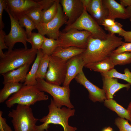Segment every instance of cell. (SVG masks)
I'll use <instances>...</instances> for the list:
<instances>
[{
	"label": "cell",
	"mask_w": 131,
	"mask_h": 131,
	"mask_svg": "<svg viewBox=\"0 0 131 131\" xmlns=\"http://www.w3.org/2000/svg\"><path fill=\"white\" fill-rule=\"evenodd\" d=\"M124 42L121 37L110 33L108 34L107 37L104 39L91 36L85 50L81 54L85 65L109 57L114 51Z\"/></svg>",
	"instance_id": "1"
},
{
	"label": "cell",
	"mask_w": 131,
	"mask_h": 131,
	"mask_svg": "<svg viewBox=\"0 0 131 131\" xmlns=\"http://www.w3.org/2000/svg\"><path fill=\"white\" fill-rule=\"evenodd\" d=\"M50 99V103L48 106L49 113L39 119L42 123L36 125V131H47L49 124H51L60 125L64 131H76L77 128L69 125L68 122L69 118L74 115V109L65 107L59 108L55 104L52 99Z\"/></svg>",
	"instance_id": "2"
},
{
	"label": "cell",
	"mask_w": 131,
	"mask_h": 131,
	"mask_svg": "<svg viewBox=\"0 0 131 131\" xmlns=\"http://www.w3.org/2000/svg\"><path fill=\"white\" fill-rule=\"evenodd\" d=\"M37 50L31 48L16 49L8 50L0 59V74L17 69L26 64L31 65L35 59Z\"/></svg>",
	"instance_id": "3"
},
{
	"label": "cell",
	"mask_w": 131,
	"mask_h": 131,
	"mask_svg": "<svg viewBox=\"0 0 131 131\" xmlns=\"http://www.w3.org/2000/svg\"><path fill=\"white\" fill-rule=\"evenodd\" d=\"M48 95L40 91L36 85H23L16 92L5 102L7 107L10 108L16 104L30 106L38 101H46Z\"/></svg>",
	"instance_id": "4"
},
{
	"label": "cell",
	"mask_w": 131,
	"mask_h": 131,
	"mask_svg": "<svg viewBox=\"0 0 131 131\" xmlns=\"http://www.w3.org/2000/svg\"><path fill=\"white\" fill-rule=\"evenodd\" d=\"M8 115L12 119L14 131H36L39 119L34 117L30 106L17 105L15 109L9 111Z\"/></svg>",
	"instance_id": "5"
},
{
	"label": "cell",
	"mask_w": 131,
	"mask_h": 131,
	"mask_svg": "<svg viewBox=\"0 0 131 131\" xmlns=\"http://www.w3.org/2000/svg\"><path fill=\"white\" fill-rule=\"evenodd\" d=\"M36 86L41 91L47 93L53 97L56 105L59 108L65 106L74 108L70 100V90L69 86H62L49 83L44 79H37Z\"/></svg>",
	"instance_id": "6"
},
{
	"label": "cell",
	"mask_w": 131,
	"mask_h": 131,
	"mask_svg": "<svg viewBox=\"0 0 131 131\" xmlns=\"http://www.w3.org/2000/svg\"><path fill=\"white\" fill-rule=\"evenodd\" d=\"M74 29L88 31L91 34L92 37L96 38L105 39L108 35V34L85 9L80 17L74 23L66 25L63 32H65Z\"/></svg>",
	"instance_id": "7"
},
{
	"label": "cell",
	"mask_w": 131,
	"mask_h": 131,
	"mask_svg": "<svg viewBox=\"0 0 131 131\" xmlns=\"http://www.w3.org/2000/svg\"><path fill=\"white\" fill-rule=\"evenodd\" d=\"M92 36L90 32L76 29L70 30L65 32L60 31L57 39L59 47L66 48L70 47L86 49L90 37Z\"/></svg>",
	"instance_id": "8"
},
{
	"label": "cell",
	"mask_w": 131,
	"mask_h": 131,
	"mask_svg": "<svg viewBox=\"0 0 131 131\" xmlns=\"http://www.w3.org/2000/svg\"><path fill=\"white\" fill-rule=\"evenodd\" d=\"M67 19L60 2L55 17L47 23H39L36 25V29L38 33L43 35H46L49 38L57 40L60 34L59 29L64 24H66Z\"/></svg>",
	"instance_id": "9"
},
{
	"label": "cell",
	"mask_w": 131,
	"mask_h": 131,
	"mask_svg": "<svg viewBox=\"0 0 131 131\" xmlns=\"http://www.w3.org/2000/svg\"><path fill=\"white\" fill-rule=\"evenodd\" d=\"M66 62L56 57L50 56L46 81L54 85H60L65 80L66 72Z\"/></svg>",
	"instance_id": "10"
},
{
	"label": "cell",
	"mask_w": 131,
	"mask_h": 131,
	"mask_svg": "<svg viewBox=\"0 0 131 131\" xmlns=\"http://www.w3.org/2000/svg\"><path fill=\"white\" fill-rule=\"evenodd\" d=\"M10 17L11 29L9 33L5 35V40L6 44L8 47V50L13 49L15 44L20 42L22 43L24 48L27 49V40L28 37L25 30L20 25L18 20L14 17L6 10Z\"/></svg>",
	"instance_id": "11"
},
{
	"label": "cell",
	"mask_w": 131,
	"mask_h": 131,
	"mask_svg": "<svg viewBox=\"0 0 131 131\" xmlns=\"http://www.w3.org/2000/svg\"><path fill=\"white\" fill-rule=\"evenodd\" d=\"M7 10L18 20L21 16L26 14L31 10L36 8H43L40 0H6Z\"/></svg>",
	"instance_id": "12"
},
{
	"label": "cell",
	"mask_w": 131,
	"mask_h": 131,
	"mask_svg": "<svg viewBox=\"0 0 131 131\" xmlns=\"http://www.w3.org/2000/svg\"><path fill=\"white\" fill-rule=\"evenodd\" d=\"M60 3L67 19L66 25L75 22L81 16L84 8L81 0H61Z\"/></svg>",
	"instance_id": "13"
},
{
	"label": "cell",
	"mask_w": 131,
	"mask_h": 131,
	"mask_svg": "<svg viewBox=\"0 0 131 131\" xmlns=\"http://www.w3.org/2000/svg\"><path fill=\"white\" fill-rule=\"evenodd\" d=\"M74 78L78 83L82 85L87 89L89 92V98L93 102H102L106 99L103 89L99 88L89 80L83 71Z\"/></svg>",
	"instance_id": "14"
},
{
	"label": "cell",
	"mask_w": 131,
	"mask_h": 131,
	"mask_svg": "<svg viewBox=\"0 0 131 131\" xmlns=\"http://www.w3.org/2000/svg\"><path fill=\"white\" fill-rule=\"evenodd\" d=\"M81 54L72 58L66 62V74L63 86H69L72 80L83 71L85 64Z\"/></svg>",
	"instance_id": "15"
},
{
	"label": "cell",
	"mask_w": 131,
	"mask_h": 131,
	"mask_svg": "<svg viewBox=\"0 0 131 131\" xmlns=\"http://www.w3.org/2000/svg\"><path fill=\"white\" fill-rule=\"evenodd\" d=\"M102 2L108 11L107 18L115 20L129 19L126 8L115 0H102Z\"/></svg>",
	"instance_id": "16"
},
{
	"label": "cell",
	"mask_w": 131,
	"mask_h": 131,
	"mask_svg": "<svg viewBox=\"0 0 131 131\" xmlns=\"http://www.w3.org/2000/svg\"><path fill=\"white\" fill-rule=\"evenodd\" d=\"M30 65L26 64L19 68L1 74L3 83L24 82Z\"/></svg>",
	"instance_id": "17"
},
{
	"label": "cell",
	"mask_w": 131,
	"mask_h": 131,
	"mask_svg": "<svg viewBox=\"0 0 131 131\" xmlns=\"http://www.w3.org/2000/svg\"><path fill=\"white\" fill-rule=\"evenodd\" d=\"M99 25L107 18L108 11L102 2V0H92L87 11Z\"/></svg>",
	"instance_id": "18"
},
{
	"label": "cell",
	"mask_w": 131,
	"mask_h": 131,
	"mask_svg": "<svg viewBox=\"0 0 131 131\" xmlns=\"http://www.w3.org/2000/svg\"><path fill=\"white\" fill-rule=\"evenodd\" d=\"M102 80L103 89L107 99H113L115 94L121 89L126 88L128 89L130 87V84L120 83L116 78L103 77Z\"/></svg>",
	"instance_id": "19"
},
{
	"label": "cell",
	"mask_w": 131,
	"mask_h": 131,
	"mask_svg": "<svg viewBox=\"0 0 131 131\" xmlns=\"http://www.w3.org/2000/svg\"><path fill=\"white\" fill-rule=\"evenodd\" d=\"M85 49L74 47L66 48L58 47L56 48L52 55L67 62L72 58L82 54Z\"/></svg>",
	"instance_id": "20"
},
{
	"label": "cell",
	"mask_w": 131,
	"mask_h": 131,
	"mask_svg": "<svg viewBox=\"0 0 131 131\" xmlns=\"http://www.w3.org/2000/svg\"><path fill=\"white\" fill-rule=\"evenodd\" d=\"M44 54L41 49L37 50L36 58L34 61L30 70L27 73L24 85H36L37 83L36 78L41 58Z\"/></svg>",
	"instance_id": "21"
},
{
	"label": "cell",
	"mask_w": 131,
	"mask_h": 131,
	"mask_svg": "<svg viewBox=\"0 0 131 131\" xmlns=\"http://www.w3.org/2000/svg\"><path fill=\"white\" fill-rule=\"evenodd\" d=\"M115 66L112 60L109 57L100 61L87 64L84 67L101 74L111 70L114 68Z\"/></svg>",
	"instance_id": "22"
},
{
	"label": "cell",
	"mask_w": 131,
	"mask_h": 131,
	"mask_svg": "<svg viewBox=\"0 0 131 131\" xmlns=\"http://www.w3.org/2000/svg\"><path fill=\"white\" fill-rule=\"evenodd\" d=\"M104 104L106 107L115 112L119 117L131 121V116L127 109L119 104L113 99H106Z\"/></svg>",
	"instance_id": "23"
},
{
	"label": "cell",
	"mask_w": 131,
	"mask_h": 131,
	"mask_svg": "<svg viewBox=\"0 0 131 131\" xmlns=\"http://www.w3.org/2000/svg\"><path fill=\"white\" fill-rule=\"evenodd\" d=\"M21 83H8L4 84L0 91V103H3L9 96L17 92L23 85Z\"/></svg>",
	"instance_id": "24"
},
{
	"label": "cell",
	"mask_w": 131,
	"mask_h": 131,
	"mask_svg": "<svg viewBox=\"0 0 131 131\" xmlns=\"http://www.w3.org/2000/svg\"><path fill=\"white\" fill-rule=\"evenodd\" d=\"M109 58L115 66L123 65L131 63V52H125L118 53H112Z\"/></svg>",
	"instance_id": "25"
},
{
	"label": "cell",
	"mask_w": 131,
	"mask_h": 131,
	"mask_svg": "<svg viewBox=\"0 0 131 131\" xmlns=\"http://www.w3.org/2000/svg\"><path fill=\"white\" fill-rule=\"evenodd\" d=\"M124 74H122L118 72L114 68L105 73H101L102 77L115 78L123 80L131 85V72L127 68L124 70Z\"/></svg>",
	"instance_id": "26"
},
{
	"label": "cell",
	"mask_w": 131,
	"mask_h": 131,
	"mask_svg": "<svg viewBox=\"0 0 131 131\" xmlns=\"http://www.w3.org/2000/svg\"><path fill=\"white\" fill-rule=\"evenodd\" d=\"M59 46V42L57 40L45 37L41 49L44 54L51 56Z\"/></svg>",
	"instance_id": "27"
},
{
	"label": "cell",
	"mask_w": 131,
	"mask_h": 131,
	"mask_svg": "<svg viewBox=\"0 0 131 131\" xmlns=\"http://www.w3.org/2000/svg\"><path fill=\"white\" fill-rule=\"evenodd\" d=\"M50 56L44 54L41 57L36 74V79H45L49 65Z\"/></svg>",
	"instance_id": "28"
},
{
	"label": "cell",
	"mask_w": 131,
	"mask_h": 131,
	"mask_svg": "<svg viewBox=\"0 0 131 131\" xmlns=\"http://www.w3.org/2000/svg\"><path fill=\"white\" fill-rule=\"evenodd\" d=\"M60 2V0H56L50 7L43 10L41 22L47 23L55 17L57 12L58 4Z\"/></svg>",
	"instance_id": "29"
},
{
	"label": "cell",
	"mask_w": 131,
	"mask_h": 131,
	"mask_svg": "<svg viewBox=\"0 0 131 131\" xmlns=\"http://www.w3.org/2000/svg\"><path fill=\"white\" fill-rule=\"evenodd\" d=\"M20 26L25 27L28 38L30 36L33 30L36 29V25L33 22L26 14L21 16L18 19Z\"/></svg>",
	"instance_id": "30"
},
{
	"label": "cell",
	"mask_w": 131,
	"mask_h": 131,
	"mask_svg": "<svg viewBox=\"0 0 131 131\" xmlns=\"http://www.w3.org/2000/svg\"><path fill=\"white\" fill-rule=\"evenodd\" d=\"M45 37L38 33L32 32L29 38H28L27 42L31 45V48L38 50L41 49Z\"/></svg>",
	"instance_id": "31"
},
{
	"label": "cell",
	"mask_w": 131,
	"mask_h": 131,
	"mask_svg": "<svg viewBox=\"0 0 131 131\" xmlns=\"http://www.w3.org/2000/svg\"><path fill=\"white\" fill-rule=\"evenodd\" d=\"M43 9L40 8L33 9L26 14L34 23L36 25L41 22Z\"/></svg>",
	"instance_id": "32"
},
{
	"label": "cell",
	"mask_w": 131,
	"mask_h": 131,
	"mask_svg": "<svg viewBox=\"0 0 131 131\" xmlns=\"http://www.w3.org/2000/svg\"><path fill=\"white\" fill-rule=\"evenodd\" d=\"M115 123L120 131H131V125L127 120L118 117L115 119Z\"/></svg>",
	"instance_id": "33"
},
{
	"label": "cell",
	"mask_w": 131,
	"mask_h": 131,
	"mask_svg": "<svg viewBox=\"0 0 131 131\" xmlns=\"http://www.w3.org/2000/svg\"><path fill=\"white\" fill-rule=\"evenodd\" d=\"M123 25L117 22H115V24L113 26L109 27L104 28L105 30L108 31L112 34H117L119 36H121L125 31L122 28Z\"/></svg>",
	"instance_id": "34"
},
{
	"label": "cell",
	"mask_w": 131,
	"mask_h": 131,
	"mask_svg": "<svg viewBox=\"0 0 131 131\" xmlns=\"http://www.w3.org/2000/svg\"><path fill=\"white\" fill-rule=\"evenodd\" d=\"M6 34L3 29H0V58L3 57L5 54L3 53L2 50L4 49H8L6 46L5 40V37Z\"/></svg>",
	"instance_id": "35"
},
{
	"label": "cell",
	"mask_w": 131,
	"mask_h": 131,
	"mask_svg": "<svg viewBox=\"0 0 131 131\" xmlns=\"http://www.w3.org/2000/svg\"><path fill=\"white\" fill-rule=\"evenodd\" d=\"M131 52V42H124L113 51V53H118L123 52Z\"/></svg>",
	"instance_id": "36"
},
{
	"label": "cell",
	"mask_w": 131,
	"mask_h": 131,
	"mask_svg": "<svg viewBox=\"0 0 131 131\" xmlns=\"http://www.w3.org/2000/svg\"><path fill=\"white\" fill-rule=\"evenodd\" d=\"M3 112L0 111V131H13L7 124L6 119L2 117Z\"/></svg>",
	"instance_id": "37"
},
{
	"label": "cell",
	"mask_w": 131,
	"mask_h": 131,
	"mask_svg": "<svg viewBox=\"0 0 131 131\" xmlns=\"http://www.w3.org/2000/svg\"><path fill=\"white\" fill-rule=\"evenodd\" d=\"M7 8L6 0H0V29H3L5 25L2 20V16L3 10Z\"/></svg>",
	"instance_id": "38"
},
{
	"label": "cell",
	"mask_w": 131,
	"mask_h": 131,
	"mask_svg": "<svg viewBox=\"0 0 131 131\" xmlns=\"http://www.w3.org/2000/svg\"><path fill=\"white\" fill-rule=\"evenodd\" d=\"M115 23V20L106 18L104 20L102 25L104 26V28L114 26Z\"/></svg>",
	"instance_id": "39"
},
{
	"label": "cell",
	"mask_w": 131,
	"mask_h": 131,
	"mask_svg": "<svg viewBox=\"0 0 131 131\" xmlns=\"http://www.w3.org/2000/svg\"><path fill=\"white\" fill-rule=\"evenodd\" d=\"M121 36L123 37L125 42H131V31H126L125 30Z\"/></svg>",
	"instance_id": "40"
},
{
	"label": "cell",
	"mask_w": 131,
	"mask_h": 131,
	"mask_svg": "<svg viewBox=\"0 0 131 131\" xmlns=\"http://www.w3.org/2000/svg\"><path fill=\"white\" fill-rule=\"evenodd\" d=\"M81 0L84 9L87 11L90 8L92 0Z\"/></svg>",
	"instance_id": "41"
},
{
	"label": "cell",
	"mask_w": 131,
	"mask_h": 131,
	"mask_svg": "<svg viewBox=\"0 0 131 131\" xmlns=\"http://www.w3.org/2000/svg\"><path fill=\"white\" fill-rule=\"evenodd\" d=\"M120 4L123 7H128L131 5V0H120Z\"/></svg>",
	"instance_id": "42"
},
{
	"label": "cell",
	"mask_w": 131,
	"mask_h": 131,
	"mask_svg": "<svg viewBox=\"0 0 131 131\" xmlns=\"http://www.w3.org/2000/svg\"><path fill=\"white\" fill-rule=\"evenodd\" d=\"M126 9L128 14L129 19L131 22V5L130 6L127 7Z\"/></svg>",
	"instance_id": "43"
},
{
	"label": "cell",
	"mask_w": 131,
	"mask_h": 131,
	"mask_svg": "<svg viewBox=\"0 0 131 131\" xmlns=\"http://www.w3.org/2000/svg\"><path fill=\"white\" fill-rule=\"evenodd\" d=\"M102 131H113L112 129L110 127L105 128Z\"/></svg>",
	"instance_id": "44"
},
{
	"label": "cell",
	"mask_w": 131,
	"mask_h": 131,
	"mask_svg": "<svg viewBox=\"0 0 131 131\" xmlns=\"http://www.w3.org/2000/svg\"><path fill=\"white\" fill-rule=\"evenodd\" d=\"M127 109L129 111L131 116V102L129 103Z\"/></svg>",
	"instance_id": "45"
},
{
	"label": "cell",
	"mask_w": 131,
	"mask_h": 131,
	"mask_svg": "<svg viewBox=\"0 0 131 131\" xmlns=\"http://www.w3.org/2000/svg\"><path fill=\"white\" fill-rule=\"evenodd\" d=\"M130 122H131L130 124L131 125V121H130Z\"/></svg>",
	"instance_id": "46"
},
{
	"label": "cell",
	"mask_w": 131,
	"mask_h": 131,
	"mask_svg": "<svg viewBox=\"0 0 131 131\" xmlns=\"http://www.w3.org/2000/svg\"></svg>",
	"instance_id": "47"
}]
</instances>
